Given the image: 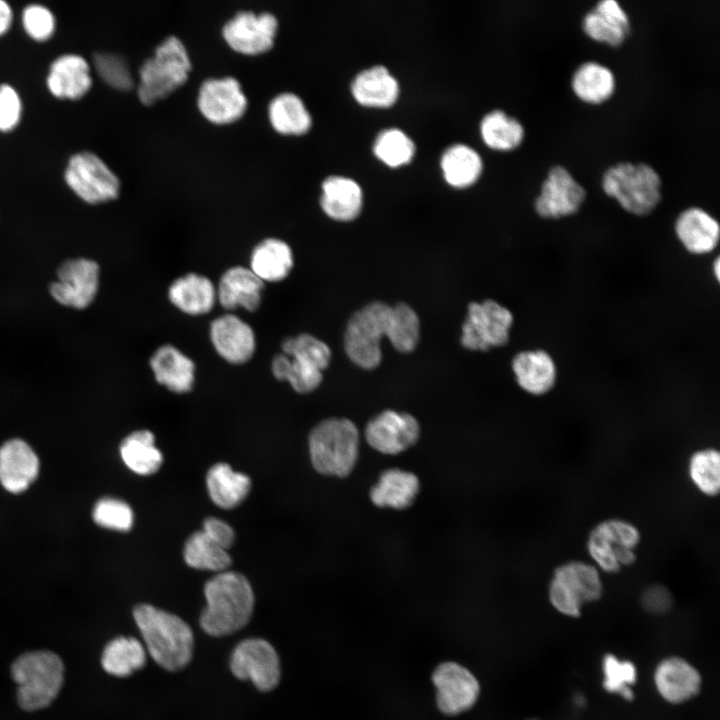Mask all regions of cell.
<instances>
[{"mask_svg":"<svg viewBox=\"0 0 720 720\" xmlns=\"http://www.w3.org/2000/svg\"><path fill=\"white\" fill-rule=\"evenodd\" d=\"M277 29L278 20L274 14L241 10L225 22L222 35L233 50L257 55L272 48Z\"/></svg>","mask_w":720,"mask_h":720,"instance_id":"obj_15","label":"cell"},{"mask_svg":"<svg viewBox=\"0 0 720 720\" xmlns=\"http://www.w3.org/2000/svg\"><path fill=\"white\" fill-rule=\"evenodd\" d=\"M584 33L612 47L622 45L631 33L629 16L616 0H601L582 20Z\"/></svg>","mask_w":720,"mask_h":720,"instance_id":"obj_25","label":"cell"},{"mask_svg":"<svg viewBox=\"0 0 720 720\" xmlns=\"http://www.w3.org/2000/svg\"><path fill=\"white\" fill-rule=\"evenodd\" d=\"M11 21V7L7 2L0 0V35L4 34L9 29Z\"/></svg>","mask_w":720,"mask_h":720,"instance_id":"obj_53","label":"cell"},{"mask_svg":"<svg viewBox=\"0 0 720 720\" xmlns=\"http://www.w3.org/2000/svg\"><path fill=\"white\" fill-rule=\"evenodd\" d=\"M146 652L142 643L133 637L120 636L104 648L101 664L103 669L116 677H126L142 668Z\"/></svg>","mask_w":720,"mask_h":720,"instance_id":"obj_38","label":"cell"},{"mask_svg":"<svg viewBox=\"0 0 720 720\" xmlns=\"http://www.w3.org/2000/svg\"><path fill=\"white\" fill-rule=\"evenodd\" d=\"M187 565L201 570L223 572L231 564L227 550L213 542L203 531L192 534L185 543Z\"/></svg>","mask_w":720,"mask_h":720,"instance_id":"obj_42","label":"cell"},{"mask_svg":"<svg viewBox=\"0 0 720 720\" xmlns=\"http://www.w3.org/2000/svg\"><path fill=\"white\" fill-rule=\"evenodd\" d=\"M641 533L636 525L622 518H609L596 524L586 540L590 562L601 573H617L637 558Z\"/></svg>","mask_w":720,"mask_h":720,"instance_id":"obj_8","label":"cell"},{"mask_svg":"<svg viewBox=\"0 0 720 720\" xmlns=\"http://www.w3.org/2000/svg\"><path fill=\"white\" fill-rule=\"evenodd\" d=\"M191 68L190 55L182 40L167 36L140 66L139 100L149 105L168 96L188 79Z\"/></svg>","mask_w":720,"mask_h":720,"instance_id":"obj_5","label":"cell"},{"mask_svg":"<svg viewBox=\"0 0 720 720\" xmlns=\"http://www.w3.org/2000/svg\"><path fill=\"white\" fill-rule=\"evenodd\" d=\"M21 100L16 90L8 84L0 85V131H10L19 122Z\"/></svg>","mask_w":720,"mask_h":720,"instance_id":"obj_50","label":"cell"},{"mask_svg":"<svg viewBox=\"0 0 720 720\" xmlns=\"http://www.w3.org/2000/svg\"><path fill=\"white\" fill-rule=\"evenodd\" d=\"M441 168L446 182L456 188H465L477 181L482 172V159L471 147L454 144L443 153Z\"/></svg>","mask_w":720,"mask_h":720,"instance_id":"obj_36","label":"cell"},{"mask_svg":"<svg viewBox=\"0 0 720 720\" xmlns=\"http://www.w3.org/2000/svg\"><path fill=\"white\" fill-rule=\"evenodd\" d=\"M38 473L39 459L25 441L11 439L0 447V483L7 491H25Z\"/></svg>","mask_w":720,"mask_h":720,"instance_id":"obj_24","label":"cell"},{"mask_svg":"<svg viewBox=\"0 0 720 720\" xmlns=\"http://www.w3.org/2000/svg\"><path fill=\"white\" fill-rule=\"evenodd\" d=\"M373 152L386 165L399 167L411 161L415 153V145L402 130L389 128L378 134Z\"/></svg>","mask_w":720,"mask_h":720,"instance_id":"obj_44","label":"cell"},{"mask_svg":"<svg viewBox=\"0 0 720 720\" xmlns=\"http://www.w3.org/2000/svg\"><path fill=\"white\" fill-rule=\"evenodd\" d=\"M391 306L375 301L356 311L344 333L348 358L358 367L374 369L382 360L381 339L386 336Z\"/></svg>","mask_w":720,"mask_h":720,"instance_id":"obj_9","label":"cell"},{"mask_svg":"<svg viewBox=\"0 0 720 720\" xmlns=\"http://www.w3.org/2000/svg\"><path fill=\"white\" fill-rule=\"evenodd\" d=\"M271 372L277 380L288 382L294 391L301 394L317 389L323 379V371L319 368L282 352L273 357Z\"/></svg>","mask_w":720,"mask_h":720,"instance_id":"obj_40","label":"cell"},{"mask_svg":"<svg viewBox=\"0 0 720 720\" xmlns=\"http://www.w3.org/2000/svg\"><path fill=\"white\" fill-rule=\"evenodd\" d=\"M484 143L499 151H510L519 147L524 139L523 125L502 110L487 113L480 124Z\"/></svg>","mask_w":720,"mask_h":720,"instance_id":"obj_39","label":"cell"},{"mask_svg":"<svg viewBox=\"0 0 720 720\" xmlns=\"http://www.w3.org/2000/svg\"><path fill=\"white\" fill-rule=\"evenodd\" d=\"M586 199L585 188L562 165L552 166L534 201L536 214L545 220L575 215Z\"/></svg>","mask_w":720,"mask_h":720,"instance_id":"obj_12","label":"cell"},{"mask_svg":"<svg viewBox=\"0 0 720 720\" xmlns=\"http://www.w3.org/2000/svg\"><path fill=\"white\" fill-rule=\"evenodd\" d=\"M418 490L419 481L413 473L390 469L372 487L370 498L376 506L403 509L413 503Z\"/></svg>","mask_w":720,"mask_h":720,"instance_id":"obj_33","label":"cell"},{"mask_svg":"<svg viewBox=\"0 0 720 720\" xmlns=\"http://www.w3.org/2000/svg\"><path fill=\"white\" fill-rule=\"evenodd\" d=\"M385 337L401 353H409L415 349L420 337V321L412 307L405 303L391 307Z\"/></svg>","mask_w":720,"mask_h":720,"instance_id":"obj_43","label":"cell"},{"mask_svg":"<svg viewBox=\"0 0 720 720\" xmlns=\"http://www.w3.org/2000/svg\"><path fill=\"white\" fill-rule=\"evenodd\" d=\"M154 442V435L148 430L128 435L120 445V455L125 465L139 475L155 473L161 467L163 456Z\"/></svg>","mask_w":720,"mask_h":720,"instance_id":"obj_37","label":"cell"},{"mask_svg":"<svg viewBox=\"0 0 720 720\" xmlns=\"http://www.w3.org/2000/svg\"><path fill=\"white\" fill-rule=\"evenodd\" d=\"M603 594L602 573L590 561L568 560L557 566L548 585V599L560 614L577 618L585 604Z\"/></svg>","mask_w":720,"mask_h":720,"instance_id":"obj_7","label":"cell"},{"mask_svg":"<svg viewBox=\"0 0 720 720\" xmlns=\"http://www.w3.org/2000/svg\"><path fill=\"white\" fill-rule=\"evenodd\" d=\"M654 684L658 694L666 702L681 704L699 694L702 677L697 668L686 659L669 656L657 664Z\"/></svg>","mask_w":720,"mask_h":720,"instance_id":"obj_22","label":"cell"},{"mask_svg":"<svg viewBox=\"0 0 720 720\" xmlns=\"http://www.w3.org/2000/svg\"><path fill=\"white\" fill-rule=\"evenodd\" d=\"M282 353L304 362L320 370H325L331 359L329 346L319 338L302 333L286 337L281 343Z\"/></svg>","mask_w":720,"mask_h":720,"instance_id":"obj_45","label":"cell"},{"mask_svg":"<svg viewBox=\"0 0 720 720\" xmlns=\"http://www.w3.org/2000/svg\"><path fill=\"white\" fill-rule=\"evenodd\" d=\"M602 671V685L607 692L617 693L627 701L634 698L631 686L636 682L637 669L633 662L608 653L602 659Z\"/></svg>","mask_w":720,"mask_h":720,"instance_id":"obj_46","label":"cell"},{"mask_svg":"<svg viewBox=\"0 0 720 720\" xmlns=\"http://www.w3.org/2000/svg\"><path fill=\"white\" fill-rule=\"evenodd\" d=\"M511 368L517 385L531 396H545L556 386V361L552 354L543 348L519 351L512 358Z\"/></svg>","mask_w":720,"mask_h":720,"instance_id":"obj_21","label":"cell"},{"mask_svg":"<svg viewBox=\"0 0 720 720\" xmlns=\"http://www.w3.org/2000/svg\"><path fill=\"white\" fill-rule=\"evenodd\" d=\"M209 338L216 353L226 362L241 365L248 362L256 350V335L243 319L226 313L213 319Z\"/></svg>","mask_w":720,"mask_h":720,"instance_id":"obj_18","label":"cell"},{"mask_svg":"<svg viewBox=\"0 0 720 720\" xmlns=\"http://www.w3.org/2000/svg\"><path fill=\"white\" fill-rule=\"evenodd\" d=\"M22 22L27 34L37 41L48 39L55 29L54 15L40 4L27 6L23 11Z\"/></svg>","mask_w":720,"mask_h":720,"instance_id":"obj_49","label":"cell"},{"mask_svg":"<svg viewBox=\"0 0 720 720\" xmlns=\"http://www.w3.org/2000/svg\"><path fill=\"white\" fill-rule=\"evenodd\" d=\"M640 602L648 613L660 615L671 609L673 597L665 586L653 584L643 590Z\"/></svg>","mask_w":720,"mask_h":720,"instance_id":"obj_51","label":"cell"},{"mask_svg":"<svg viewBox=\"0 0 720 720\" xmlns=\"http://www.w3.org/2000/svg\"><path fill=\"white\" fill-rule=\"evenodd\" d=\"M197 106L201 114L215 124H227L241 118L248 100L241 83L233 76L205 79L198 90Z\"/></svg>","mask_w":720,"mask_h":720,"instance_id":"obj_16","label":"cell"},{"mask_svg":"<svg viewBox=\"0 0 720 720\" xmlns=\"http://www.w3.org/2000/svg\"><path fill=\"white\" fill-rule=\"evenodd\" d=\"M355 100L368 107H388L399 95V85L389 70L381 65L361 71L353 80Z\"/></svg>","mask_w":720,"mask_h":720,"instance_id":"obj_31","label":"cell"},{"mask_svg":"<svg viewBox=\"0 0 720 720\" xmlns=\"http://www.w3.org/2000/svg\"><path fill=\"white\" fill-rule=\"evenodd\" d=\"M513 323L511 310L496 300L472 302L462 326L461 344L469 350L479 351L505 346Z\"/></svg>","mask_w":720,"mask_h":720,"instance_id":"obj_10","label":"cell"},{"mask_svg":"<svg viewBox=\"0 0 720 720\" xmlns=\"http://www.w3.org/2000/svg\"><path fill=\"white\" fill-rule=\"evenodd\" d=\"M156 382L174 393H187L195 383L194 361L172 344L159 346L149 360Z\"/></svg>","mask_w":720,"mask_h":720,"instance_id":"obj_26","label":"cell"},{"mask_svg":"<svg viewBox=\"0 0 720 720\" xmlns=\"http://www.w3.org/2000/svg\"><path fill=\"white\" fill-rule=\"evenodd\" d=\"M268 117L272 127L284 135H302L312 125V117L305 103L292 92H282L271 99Z\"/></svg>","mask_w":720,"mask_h":720,"instance_id":"obj_34","label":"cell"},{"mask_svg":"<svg viewBox=\"0 0 720 720\" xmlns=\"http://www.w3.org/2000/svg\"><path fill=\"white\" fill-rule=\"evenodd\" d=\"M168 299L182 313L199 316L209 313L217 302L216 286L207 276L187 273L168 288Z\"/></svg>","mask_w":720,"mask_h":720,"instance_id":"obj_27","label":"cell"},{"mask_svg":"<svg viewBox=\"0 0 720 720\" xmlns=\"http://www.w3.org/2000/svg\"><path fill=\"white\" fill-rule=\"evenodd\" d=\"M604 193L634 216H647L661 201L662 181L649 164L629 161L608 167L601 181Z\"/></svg>","mask_w":720,"mask_h":720,"instance_id":"obj_3","label":"cell"},{"mask_svg":"<svg viewBox=\"0 0 720 720\" xmlns=\"http://www.w3.org/2000/svg\"><path fill=\"white\" fill-rule=\"evenodd\" d=\"M673 229L680 246L692 256L711 255L718 247L719 222L701 207L692 206L682 210L674 221Z\"/></svg>","mask_w":720,"mask_h":720,"instance_id":"obj_20","label":"cell"},{"mask_svg":"<svg viewBox=\"0 0 720 720\" xmlns=\"http://www.w3.org/2000/svg\"><path fill=\"white\" fill-rule=\"evenodd\" d=\"M94 522L107 529L128 531L134 521L131 507L121 499L104 497L98 500L93 508Z\"/></svg>","mask_w":720,"mask_h":720,"instance_id":"obj_48","label":"cell"},{"mask_svg":"<svg viewBox=\"0 0 720 720\" xmlns=\"http://www.w3.org/2000/svg\"><path fill=\"white\" fill-rule=\"evenodd\" d=\"M359 184L344 176H329L322 182L320 205L324 213L337 221H351L362 209Z\"/></svg>","mask_w":720,"mask_h":720,"instance_id":"obj_29","label":"cell"},{"mask_svg":"<svg viewBox=\"0 0 720 720\" xmlns=\"http://www.w3.org/2000/svg\"><path fill=\"white\" fill-rule=\"evenodd\" d=\"M359 451V433L353 422L330 418L313 428L309 452L314 468L321 474L345 477L354 468Z\"/></svg>","mask_w":720,"mask_h":720,"instance_id":"obj_6","label":"cell"},{"mask_svg":"<svg viewBox=\"0 0 720 720\" xmlns=\"http://www.w3.org/2000/svg\"><path fill=\"white\" fill-rule=\"evenodd\" d=\"M294 265L291 247L282 239L269 237L257 243L250 254L251 271L264 283L280 282Z\"/></svg>","mask_w":720,"mask_h":720,"instance_id":"obj_30","label":"cell"},{"mask_svg":"<svg viewBox=\"0 0 720 720\" xmlns=\"http://www.w3.org/2000/svg\"><path fill=\"white\" fill-rule=\"evenodd\" d=\"M571 88L583 102L600 104L614 93L616 79L610 68L596 62L581 63L571 77Z\"/></svg>","mask_w":720,"mask_h":720,"instance_id":"obj_32","label":"cell"},{"mask_svg":"<svg viewBox=\"0 0 720 720\" xmlns=\"http://www.w3.org/2000/svg\"><path fill=\"white\" fill-rule=\"evenodd\" d=\"M419 431V424L412 415L386 410L367 424L365 438L375 450L394 455L415 444Z\"/></svg>","mask_w":720,"mask_h":720,"instance_id":"obj_19","label":"cell"},{"mask_svg":"<svg viewBox=\"0 0 720 720\" xmlns=\"http://www.w3.org/2000/svg\"><path fill=\"white\" fill-rule=\"evenodd\" d=\"M436 687V702L446 715H457L470 709L478 699L480 686L476 677L455 662H444L432 675Z\"/></svg>","mask_w":720,"mask_h":720,"instance_id":"obj_17","label":"cell"},{"mask_svg":"<svg viewBox=\"0 0 720 720\" xmlns=\"http://www.w3.org/2000/svg\"><path fill=\"white\" fill-rule=\"evenodd\" d=\"M213 542L227 550L234 541V531L225 521L217 518H207L202 530Z\"/></svg>","mask_w":720,"mask_h":720,"instance_id":"obj_52","label":"cell"},{"mask_svg":"<svg viewBox=\"0 0 720 720\" xmlns=\"http://www.w3.org/2000/svg\"><path fill=\"white\" fill-rule=\"evenodd\" d=\"M100 268L88 258L64 261L57 270V279L50 284L52 298L59 304L84 309L95 299L99 289Z\"/></svg>","mask_w":720,"mask_h":720,"instance_id":"obj_13","label":"cell"},{"mask_svg":"<svg viewBox=\"0 0 720 720\" xmlns=\"http://www.w3.org/2000/svg\"><path fill=\"white\" fill-rule=\"evenodd\" d=\"M91 85L89 64L82 56L64 54L52 62L47 86L55 97L79 99L88 92Z\"/></svg>","mask_w":720,"mask_h":720,"instance_id":"obj_28","label":"cell"},{"mask_svg":"<svg viewBox=\"0 0 720 720\" xmlns=\"http://www.w3.org/2000/svg\"><path fill=\"white\" fill-rule=\"evenodd\" d=\"M133 616L149 654L158 665L176 671L189 663L193 633L186 622L149 604L137 605Z\"/></svg>","mask_w":720,"mask_h":720,"instance_id":"obj_2","label":"cell"},{"mask_svg":"<svg viewBox=\"0 0 720 720\" xmlns=\"http://www.w3.org/2000/svg\"><path fill=\"white\" fill-rule=\"evenodd\" d=\"M92 60L101 79L110 87L118 90H129L133 87L134 79L129 64L120 54L97 51Z\"/></svg>","mask_w":720,"mask_h":720,"instance_id":"obj_47","label":"cell"},{"mask_svg":"<svg viewBox=\"0 0 720 720\" xmlns=\"http://www.w3.org/2000/svg\"><path fill=\"white\" fill-rule=\"evenodd\" d=\"M64 176L68 186L87 203L100 204L119 195L120 181L117 175L92 152L74 154L66 166Z\"/></svg>","mask_w":720,"mask_h":720,"instance_id":"obj_11","label":"cell"},{"mask_svg":"<svg viewBox=\"0 0 720 720\" xmlns=\"http://www.w3.org/2000/svg\"><path fill=\"white\" fill-rule=\"evenodd\" d=\"M11 675L17 684L19 705L35 711L49 706L57 697L64 681V665L51 651H30L13 662Z\"/></svg>","mask_w":720,"mask_h":720,"instance_id":"obj_4","label":"cell"},{"mask_svg":"<svg viewBox=\"0 0 720 720\" xmlns=\"http://www.w3.org/2000/svg\"><path fill=\"white\" fill-rule=\"evenodd\" d=\"M232 673L239 679L250 680L261 691L274 689L280 679L277 652L266 640L245 639L232 652Z\"/></svg>","mask_w":720,"mask_h":720,"instance_id":"obj_14","label":"cell"},{"mask_svg":"<svg viewBox=\"0 0 720 720\" xmlns=\"http://www.w3.org/2000/svg\"><path fill=\"white\" fill-rule=\"evenodd\" d=\"M206 483L212 501L224 509L239 505L246 498L251 487L248 476L235 472L226 463L212 466L207 473Z\"/></svg>","mask_w":720,"mask_h":720,"instance_id":"obj_35","label":"cell"},{"mask_svg":"<svg viewBox=\"0 0 720 720\" xmlns=\"http://www.w3.org/2000/svg\"><path fill=\"white\" fill-rule=\"evenodd\" d=\"M711 272L714 280L716 283H719L720 280V258L719 256H716L711 263Z\"/></svg>","mask_w":720,"mask_h":720,"instance_id":"obj_54","label":"cell"},{"mask_svg":"<svg viewBox=\"0 0 720 720\" xmlns=\"http://www.w3.org/2000/svg\"><path fill=\"white\" fill-rule=\"evenodd\" d=\"M264 282L249 267L233 266L221 275L216 286L217 302L226 310L256 311L262 302Z\"/></svg>","mask_w":720,"mask_h":720,"instance_id":"obj_23","label":"cell"},{"mask_svg":"<svg viewBox=\"0 0 720 720\" xmlns=\"http://www.w3.org/2000/svg\"><path fill=\"white\" fill-rule=\"evenodd\" d=\"M207 605L201 613L202 629L224 636L243 628L250 620L254 594L249 581L237 572H220L204 587Z\"/></svg>","mask_w":720,"mask_h":720,"instance_id":"obj_1","label":"cell"},{"mask_svg":"<svg viewBox=\"0 0 720 720\" xmlns=\"http://www.w3.org/2000/svg\"><path fill=\"white\" fill-rule=\"evenodd\" d=\"M688 477L693 486L707 497H715L720 489V454L714 447L694 451L688 460Z\"/></svg>","mask_w":720,"mask_h":720,"instance_id":"obj_41","label":"cell"},{"mask_svg":"<svg viewBox=\"0 0 720 720\" xmlns=\"http://www.w3.org/2000/svg\"><path fill=\"white\" fill-rule=\"evenodd\" d=\"M529 720H538V719H529Z\"/></svg>","mask_w":720,"mask_h":720,"instance_id":"obj_55","label":"cell"}]
</instances>
